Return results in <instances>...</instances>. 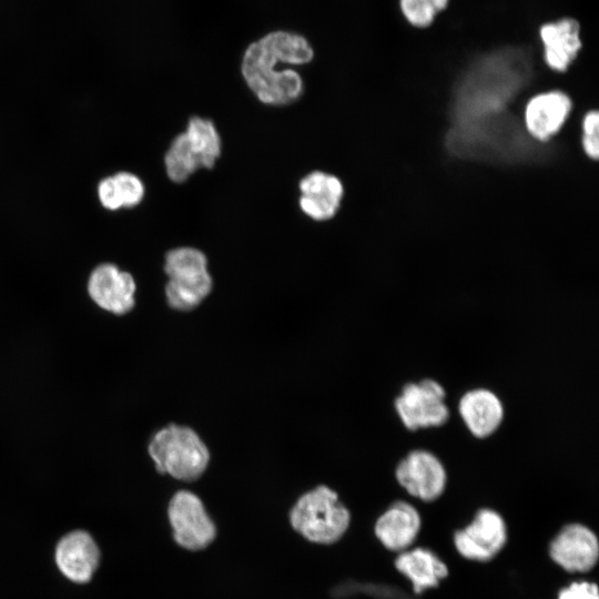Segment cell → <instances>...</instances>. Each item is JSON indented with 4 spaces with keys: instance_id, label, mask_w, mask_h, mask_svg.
Masks as SVG:
<instances>
[{
    "instance_id": "6da1fadb",
    "label": "cell",
    "mask_w": 599,
    "mask_h": 599,
    "mask_svg": "<svg viewBox=\"0 0 599 599\" xmlns=\"http://www.w3.org/2000/svg\"><path fill=\"white\" fill-rule=\"evenodd\" d=\"M540 47L510 43L485 50L467 65L457 87L459 125L501 116L505 105L532 74V50Z\"/></svg>"
},
{
    "instance_id": "7a4b0ae2",
    "label": "cell",
    "mask_w": 599,
    "mask_h": 599,
    "mask_svg": "<svg viewBox=\"0 0 599 599\" xmlns=\"http://www.w3.org/2000/svg\"><path fill=\"white\" fill-rule=\"evenodd\" d=\"M314 57V47L304 34L271 30L244 49L241 74L261 102L286 105L298 100L304 91L303 79L294 67L308 64Z\"/></svg>"
},
{
    "instance_id": "3957f363",
    "label": "cell",
    "mask_w": 599,
    "mask_h": 599,
    "mask_svg": "<svg viewBox=\"0 0 599 599\" xmlns=\"http://www.w3.org/2000/svg\"><path fill=\"white\" fill-rule=\"evenodd\" d=\"M148 455L158 473L184 481L197 479L210 460L200 436L192 428L176 424L159 429L151 437Z\"/></svg>"
},
{
    "instance_id": "277c9868",
    "label": "cell",
    "mask_w": 599,
    "mask_h": 599,
    "mask_svg": "<svg viewBox=\"0 0 599 599\" xmlns=\"http://www.w3.org/2000/svg\"><path fill=\"white\" fill-rule=\"evenodd\" d=\"M292 527L307 540L329 545L336 542L349 526L348 509L337 494L318 486L302 495L290 512Z\"/></svg>"
},
{
    "instance_id": "5b68a950",
    "label": "cell",
    "mask_w": 599,
    "mask_h": 599,
    "mask_svg": "<svg viewBox=\"0 0 599 599\" xmlns=\"http://www.w3.org/2000/svg\"><path fill=\"white\" fill-rule=\"evenodd\" d=\"M221 139L211 120L193 116L185 132L176 135L165 153L171 181L185 182L199 169H212L221 155Z\"/></svg>"
},
{
    "instance_id": "8992f818",
    "label": "cell",
    "mask_w": 599,
    "mask_h": 599,
    "mask_svg": "<svg viewBox=\"0 0 599 599\" xmlns=\"http://www.w3.org/2000/svg\"><path fill=\"white\" fill-rule=\"evenodd\" d=\"M164 272L169 277L165 297L175 311H190L210 294L212 277L207 270V258L194 247H176L165 255Z\"/></svg>"
},
{
    "instance_id": "52a82bcc",
    "label": "cell",
    "mask_w": 599,
    "mask_h": 599,
    "mask_svg": "<svg viewBox=\"0 0 599 599\" xmlns=\"http://www.w3.org/2000/svg\"><path fill=\"white\" fill-rule=\"evenodd\" d=\"M446 392L436 380L424 378L403 386L395 399V410L409 430L439 427L447 423Z\"/></svg>"
},
{
    "instance_id": "ba28073f",
    "label": "cell",
    "mask_w": 599,
    "mask_h": 599,
    "mask_svg": "<svg viewBox=\"0 0 599 599\" xmlns=\"http://www.w3.org/2000/svg\"><path fill=\"white\" fill-rule=\"evenodd\" d=\"M167 518L175 542L184 549L206 548L216 537V527L201 499L193 493L180 490L167 507Z\"/></svg>"
},
{
    "instance_id": "9c48e42d",
    "label": "cell",
    "mask_w": 599,
    "mask_h": 599,
    "mask_svg": "<svg viewBox=\"0 0 599 599\" xmlns=\"http://www.w3.org/2000/svg\"><path fill=\"white\" fill-rule=\"evenodd\" d=\"M136 288L133 275L113 263L97 265L87 281V294L92 304L115 317L126 316L134 309Z\"/></svg>"
},
{
    "instance_id": "30bf717a",
    "label": "cell",
    "mask_w": 599,
    "mask_h": 599,
    "mask_svg": "<svg viewBox=\"0 0 599 599\" xmlns=\"http://www.w3.org/2000/svg\"><path fill=\"white\" fill-rule=\"evenodd\" d=\"M537 39L542 62L556 73L567 72L586 43L582 24L572 17L541 23L537 30Z\"/></svg>"
},
{
    "instance_id": "8fae6325",
    "label": "cell",
    "mask_w": 599,
    "mask_h": 599,
    "mask_svg": "<svg viewBox=\"0 0 599 599\" xmlns=\"http://www.w3.org/2000/svg\"><path fill=\"white\" fill-rule=\"evenodd\" d=\"M395 477L409 495L424 501L437 499L447 484V473L443 463L426 449L410 450L397 464Z\"/></svg>"
},
{
    "instance_id": "7c38bea8",
    "label": "cell",
    "mask_w": 599,
    "mask_h": 599,
    "mask_svg": "<svg viewBox=\"0 0 599 599\" xmlns=\"http://www.w3.org/2000/svg\"><path fill=\"white\" fill-rule=\"evenodd\" d=\"M506 538L501 516L491 509H480L467 527L456 532L455 546L467 559L487 561L501 550Z\"/></svg>"
},
{
    "instance_id": "4fadbf2b",
    "label": "cell",
    "mask_w": 599,
    "mask_h": 599,
    "mask_svg": "<svg viewBox=\"0 0 599 599\" xmlns=\"http://www.w3.org/2000/svg\"><path fill=\"white\" fill-rule=\"evenodd\" d=\"M571 108V99L562 91L538 93L525 105V129L532 139L546 142L564 126Z\"/></svg>"
},
{
    "instance_id": "5bb4252c",
    "label": "cell",
    "mask_w": 599,
    "mask_h": 599,
    "mask_svg": "<svg viewBox=\"0 0 599 599\" xmlns=\"http://www.w3.org/2000/svg\"><path fill=\"white\" fill-rule=\"evenodd\" d=\"M555 562L569 572H585L597 562L599 546L596 535L586 526L571 524L564 527L550 544Z\"/></svg>"
},
{
    "instance_id": "9a60e30c",
    "label": "cell",
    "mask_w": 599,
    "mask_h": 599,
    "mask_svg": "<svg viewBox=\"0 0 599 599\" xmlns=\"http://www.w3.org/2000/svg\"><path fill=\"white\" fill-rule=\"evenodd\" d=\"M55 562L69 580L88 582L100 562V550L93 537L84 530L63 536L55 547Z\"/></svg>"
},
{
    "instance_id": "2e32d148",
    "label": "cell",
    "mask_w": 599,
    "mask_h": 599,
    "mask_svg": "<svg viewBox=\"0 0 599 599\" xmlns=\"http://www.w3.org/2000/svg\"><path fill=\"white\" fill-rule=\"evenodd\" d=\"M458 413L469 433L479 439L495 434L505 416L501 399L484 387L467 390L459 398Z\"/></svg>"
},
{
    "instance_id": "e0dca14e",
    "label": "cell",
    "mask_w": 599,
    "mask_h": 599,
    "mask_svg": "<svg viewBox=\"0 0 599 599\" xmlns=\"http://www.w3.org/2000/svg\"><path fill=\"white\" fill-rule=\"evenodd\" d=\"M300 206L315 221H326L335 216L341 207L344 187L333 174L314 171L300 182Z\"/></svg>"
},
{
    "instance_id": "ac0fdd59",
    "label": "cell",
    "mask_w": 599,
    "mask_h": 599,
    "mask_svg": "<svg viewBox=\"0 0 599 599\" xmlns=\"http://www.w3.org/2000/svg\"><path fill=\"white\" fill-rule=\"evenodd\" d=\"M420 528V516L408 502H394L376 521L375 532L382 544L390 550H406L416 539Z\"/></svg>"
},
{
    "instance_id": "d6986e66",
    "label": "cell",
    "mask_w": 599,
    "mask_h": 599,
    "mask_svg": "<svg viewBox=\"0 0 599 599\" xmlns=\"http://www.w3.org/2000/svg\"><path fill=\"white\" fill-rule=\"evenodd\" d=\"M395 565L412 581L416 592L437 586L448 573L446 565L434 552L424 548L402 552Z\"/></svg>"
},
{
    "instance_id": "ffe728a7",
    "label": "cell",
    "mask_w": 599,
    "mask_h": 599,
    "mask_svg": "<svg viewBox=\"0 0 599 599\" xmlns=\"http://www.w3.org/2000/svg\"><path fill=\"white\" fill-rule=\"evenodd\" d=\"M449 3L450 0H398V9L409 27L426 30L447 10Z\"/></svg>"
},
{
    "instance_id": "44dd1931",
    "label": "cell",
    "mask_w": 599,
    "mask_h": 599,
    "mask_svg": "<svg viewBox=\"0 0 599 599\" xmlns=\"http://www.w3.org/2000/svg\"><path fill=\"white\" fill-rule=\"evenodd\" d=\"M113 176L119 186L123 207L138 205L144 196L142 181L130 172H118Z\"/></svg>"
},
{
    "instance_id": "7402d4cb",
    "label": "cell",
    "mask_w": 599,
    "mask_h": 599,
    "mask_svg": "<svg viewBox=\"0 0 599 599\" xmlns=\"http://www.w3.org/2000/svg\"><path fill=\"white\" fill-rule=\"evenodd\" d=\"M581 144L585 153L592 160L599 156V114L592 110L582 119Z\"/></svg>"
},
{
    "instance_id": "603a6c76",
    "label": "cell",
    "mask_w": 599,
    "mask_h": 599,
    "mask_svg": "<svg viewBox=\"0 0 599 599\" xmlns=\"http://www.w3.org/2000/svg\"><path fill=\"white\" fill-rule=\"evenodd\" d=\"M98 196L101 204L108 210L123 207L119 186L113 175L100 181L98 185Z\"/></svg>"
},
{
    "instance_id": "cb8c5ba5",
    "label": "cell",
    "mask_w": 599,
    "mask_h": 599,
    "mask_svg": "<svg viewBox=\"0 0 599 599\" xmlns=\"http://www.w3.org/2000/svg\"><path fill=\"white\" fill-rule=\"evenodd\" d=\"M558 599H599L598 588L592 582H573L560 590Z\"/></svg>"
}]
</instances>
